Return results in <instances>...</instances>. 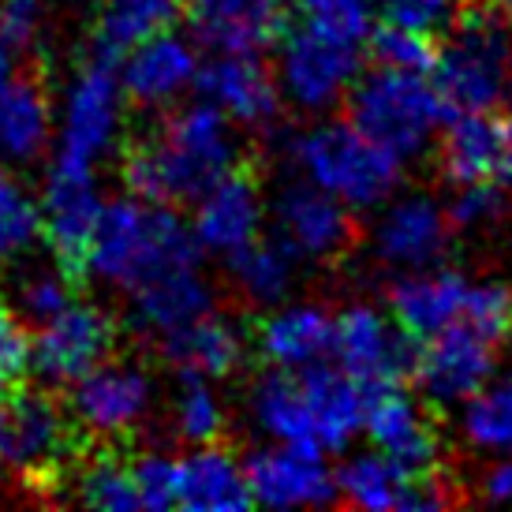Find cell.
Masks as SVG:
<instances>
[{
  "instance_id": "cell-1",
  "label": "cell",
  "mask_w": 512,
  "mask_h": 512,
  "mask_svg": "<svg viewBox=\"0 0 512 512\" xmlns=\"http://www.w3.org/2000/svg\"><path fill=\"white\" fill-rule=\"evenodd\" d=\"M240 165L232 120L210 101L172 109L161 128L124 150V184L135 199L176 206L195 202L206 187Z\"/></svg>"
},
{
  "instance_id": "cell-2",
  "label": "cell",
  "mask_w": 512,
  "mask_h": 512,
  "mask_svg": "<svg viewBox=\"0 0 512 512\" xmlns=\"http://www.w3.org/2000/svg\"><path fill=\"white\" fill-rule=\"evenodd\" d=\"M187 266H202V247L191 236V225L172 214V206L135 195L101 206L98 228L86 247L83 277L135 292L161 273Z\"/></svg>"
},
{
  "instance_id": "cell-3",
  "label": "cell",
  "mask_w": 512,
  "mask_h": 512,
  "mask_svg": "<svg viewBox=\"0 0 512 512\" xmlns=\"http://www.w3.org/2000/svg\"><path fill=\"white\" fill-rule=\"evenodd\" d=\"M292 161L307 184L322 187L348 210H374L393 199L404 169V161H397L348 120H322L296 135Z\"/></svg>"
},
{
  "instance_id": "cell-4",
  "label": "cell",
  "mask_w": 512,
  "mask_h": 512,
  "mask_svg": "<svg viewBox=\"0 0 512 512\" xmlns=\"http://www.w3.org/2000/svg\"><path fill=\"white\" fill-rule=\"evenodd\" d=\"M344 101H348V124L389 150L397 161H412L423 154L438 135L441 120L449 116L430 75L397 72L382 64L374 72H359Z\"/></svg>"
},
{
  "instance_id": "cell-5",
  "label": "cell",
  "mask_w": 512,
  "mask_h": 512,
  "mask_svg": "<svg viewBox=\"0 0 512 512\" xmlns=\"http://www.w3.org/2000/svg\"><path fill=\"white\" fill-rule=\"evenodd\" d=\"M449 27L453 38L430 68L445 113H494L512 86L509 30L490 8H471Z\"/></svg>"
},
{
  "instance_id": "cell-6",
  "label": "cell",
  "mask_w": 512,
  "mask_h": 512,
  "mask_svg": "<svg viewBox=\"0 0 512 512\" xmlns=\"http://www.w3.org/2000/svg\"><path fill=\"white\" fill-rule=\"evenodd\" d=\"M363 42L329 34L314 23L285 27L277 38V86L303 113H326L341 105L344 94L363 72Z\"/></svg>"
},
{
  "instance_id": "cell-7",
  "label": "cell",
  "mask_w": 512,
  "mask_h": 512,
  "mask_svg": "<svg viewBox=\"0 0 512 512\" xmlns=\"http://www.w3.org/2000/svg\"><path fill=\"white\" fill-rule=\"evenodd\" d=\"M120 120H124V90L116 79V60L90 53L64 94L53 165L94 172L120 139Z\"/></svg>"
},
{
  "instance_id": "cell-8",
  "label": "cell",
  "mask_w": 512,
  "mask_h": 512,
  "mask_svg": "<svg viewBox=\"0 0 512 512\" xmlns=\"http://www.w3.org/2000/svg\"><path fill=\"white\" fill-rule=\"evenodd\" d=\"M116 344L113 318L94 303H68L30 337V370L45 385H72L90 367L109 359Z\"/></svg>"
},
{
  "instance_id": "cell-9",
  "label": "cell",
  "mask_w": 512,
  "mask_h": 512,
  "mask_svg": "<svg viewBox=\"0 0 512 512\" xmlns=\"http://www.w3.org/2000/svg\"><path fill=\"white\" fill-rule=\"evenodd\" d=\"M150 404H154V382L139 363L101 359L98 367H90L83 378L72 382L68 412L75 427L101 438H120L143 423Z\"/></svg>"
},
{
  "instance_id": "cell-10",
  "label": "cell",
  "mask_w": 512,
  "mask_h": 512,
  "mask_svg": "<svg viewBox=\"0 0 512 512\" xmlns=\"http://www.w3.org/2000/svg\"><path fill=\"white\" fill-rule=\"evenodd\" d=\"M333 356L363 389H378L412 374L415 348L397 318L359 303L333 318Z\"/></svg>"
},
{
  "instance_id": "cell-11",
  "label": "cell",
  "mask_w": 512,
  "mask_h": 512,
  "mask_svg": "<svg viewBox=\"0 0 512 512\" xmlns=\"http://www.w3.org/2000/svg\"><path fill=\"white\" fill-rule=\"evenodd\" d=\"M337 498L363 512H434L449 505V490L434 471H404L382 453H356L333 471Z\"/></svg>"
},
{
  "instance_id": "cell-12",
  "label": "cell",
  "mask_w": 512,
  "mask_h": 512,
  "mask_svg": "<svg viewBox=\"0 0 512 512\" xmlns=\"http://www.w3.org/2000/svg\"><path fill=\"white\" fill-rule=\"evenodd\" d=\"M101 206H105V199L98 195L94 172L49 165L42 199H38L42 240L49 243V251L57 258V270H64L72 281L83 277L86 247H90V236L98 228Z\"/></svg>"
},
{
  "instance_id": "cell-13",
  "label": "cell",
  "mask_w": 512,
  "mask_h": 512,
  "mask_svg": "<svg viewBox=\"0 0 512 512\" xmlns=\"http://www.w3.org/2000/svg\"><path fill=\"white\" fill-rule=\"evenodd\" d=\"M243 468H247L251 505H266V509H322V505L337 501L333 468L326 464L322 449L273 441L266 449H258Z\"/></svg>"
},
{
  "instance_id": "cell-14",
  "label": "cell",
  "mask_w": 512,
  "mask_h": 512,
  "mask_svg": "<svg viewBox=\"0 0 512 512\" xmlns=\"http://www.w3.org/2000/svg\"><path fill=\"white\" fill-rule=\"evenodd\" d=\"M498 344L479 337L468 326H449L423 337V348L412 359V374L430 404H464L494 378Z\"/></svg>"
},
{
  "instance_id": "cell-15",
  "label": "cell",
  "mask_w": 512,
  "mask_h": 512,
  "mask_svg": "<svg viewBox=\"0 0 512 512\" xmlns=\"http://www.w3.org/2000/svg\"><path fill=\"white\" fill-rule=\"evenodd\" d=\"M4 423V460L23 475L49 479L72 453V412L49 393H12Z\"/></svg>"
},
{
  "instance_id": "cell-16",
  "label": "cell",
  "mask_w": 512,
  "mask_h": 512,
  "mask_svg": "<svg viewBox=\"0 0 512 512\" xmlns=\"http://www.w3.org/2000/svg\"><path fill=\"white\" fill-rule=\"evenodd\" d=\"M199 64V45L187 34L165 27L131 45L120 57L116 79H120V90L128 101L143 105V109H165L184 98V90L195 86Z\"/></svg>"
},
{
  "instance_id": "cell-17",
  "label": "cell",
  "mask_w": 512,
  "mask_h": 512,
  "mask_svg": "<svg viewBox=\"0 0 512 512\" xmlns=\"http://www.w3.org/2000/svg\"><path fill=\"white\" fill-rule=\"evenodd\" d=\"M363 434L374 453L389 456L404 471H434L438 464V430L430 423L427 408L408 397L397 382L367 389Z\"/></svg>"
},
{
  "instance_id": "cell-18",
  "label": "cell",
  "mask_w": 512,
  "mask_h": 512,
  "mask_svg": "<svg viewBox=\"0 0 512 512\" xmlns=\"http://www.w3.org/2000/svg\"><path fill=\"white\" fill-rule=\"evenodd\" d=\"M262 221H266V202L258 180L236 165L195 199L191 236L202 251L228 258L262 236Z\"/></svg>"
},
{
  "instance_id": "cell-19",
  "label": "cell",
  "mask_w": 512,
  "mask_h": 512,
  "mask_svg": "<svg viewBox=\"0 0 512 512\" xmlns=\"http://www.w3.org/2000/svg\"><path fill=\"white\" fill-rule=\"evenodd\" d=\"M195 86L202 101H210L240 128H266L285 101L277 75L251 53H217L210 64H199Z\"/></svg>"
},
{
  "instance_id": "cell-20",
  "label": "cell",
  "mask_w": 512,
  "mask_h": 512,
  "mask_svg": "<svg viewBox=\"0 0 512 512\" xmlns=\"http://www.w3.org/2000/svg\"><path fill=\"white\" fill-rule=\"evenodd\" d=\"M449 232L453 225L445 217V206L427 195H408V199L382 202L370 243H374V255L393 270H427L445 255Z\"/></svg>"
},
{
  "instance_id": "cell-21",
  "label": "cell",
  "mask_w": 512,
  "mask_h": 512,
  "mask_svg": "<svg viewBox=\"0 0 512 512\" xmlns=\"http://www.w3.org/2000/svg\"><path fill=\"white\" fill-rule=\"evenodd\" d=\"M273 221L277 240L296 258H333L352 243V210L307 180L281 187Z\"/></svg>"
},
{
  "instance_id": "cell-22",
  "label": "cell",
  "mask_w": 512,
  "mask_h": 512,
  "mask_svg": "<svg viewBox=\"0 0 512 512\" xmlns=\"http://www.w3.org/2000/svg\"><path fill=\"white\" fill-rule=\"evenodd\" d=\"M288 27L285 0H195L191 30L195 42L214 53H266Z\"/></svg>"
},
{
  "instance_id": "cell-23",
  "label": "cell",
  "mask_w": 512,
  "mask_h": 512,
  "mask_svg": "<svg viewBox=\"0 0 512 512\" xmlns=\"http://www.w3.org/2000/svg\"><path fill=\"white\" fill-rule=\"evenodd\" d=\"M471 281L456 270H404L389 288V311L397 326L412 337H434L441 329L460 326Z\"/></svg>"
},
{
  "instance_id": "cell-24",
  "label": "cell",
  "mask_w": 512,
  "mask_h": 512,
  "mask_svg": "<svg viewBox=\"0 0 512 512\" xmlns=\"http://www.w3.org/2000/svg\"><path fill=\"white\" fill-rule=\"evenodd\" d=\"M303 400H307V415H311L314 441L322 453H341L352 445L356 434H363V404H367V389L344 374L341 367H314L296 370Z\"/></svg>"
},
{
  "instance_id": "cell-25",
  "label": "cell",
  "mask_w": 512,
  "mask_h": 512,
  "mask_svg": "<svg viewBox=\"0 0 512 512\" xmlns=\"http://www.w3.org/2000/svg\"><path fill=\"white\" fill-rule=\"evenodd\" d=\"M258 356L273 370H303L333 356V314L318 303H288L258 322Z\"/></svg>"
},
{
  "instance_id": "cell-26",
  "label": "cell",
  "mask_w": 512,
  "mask_h": 512,
  "mask_svg": "<svg viewBox=\"0 0 512 512\" xmlns=\"http://www.w3.org/2000/svg\"><path fill=\"white\" fill-rule=\"evenodd\" d=\"M176 505L191 512H240L251 505L247 468L217 441L176 460Z\"/></svg>"
},
{
  "instance_id": "cell-27",
  "label": "cell",
  "mask_w": 512,
  "mask_h": 512,
  "mask_svg": "<svg viewBox=\"0 0 512 512\" xmlns=\"http://www.w3.org/2000/svg\"><path fill=\"white\" fill-rule=\"evenodd\" d=\"M53 143V105L30 75L0 79V165H30Z\"/></svg>"
},
{
  "instance_id": "cell-28",
  "label": "cell",
  "mask_w": 512,
  "mask_h": 512,
  "mask_svg": "<svg viewBox=\"0 0 512 512\" xmlns=\"http://www.w3.org/2000/svg\"><path fill=\"white\" fill-rule=\"evenodd\" d=\"M161 341V356L169 359L176 370H184V374H199V378H228L232 370L243 363V329L225 318V314H202L195 322H187V326L172 329L165 337H157Z\"/></svg>"
},
{
  "instance_id": "cell-29",
  "label": "cell",
  "mask_w": 512,
  "mask_h": 512,
  "mask_svg": "<svg viewBox=\"0 0 512 512\" xmlns=\"http://www.w3.org/2000/svg\"><path fill=\"white\" fill-rule=\"evenodd\" d=\"M128 296L139 329L154 333V337H165L172 329H180L214 311V288L202 277V266L161 273V277L139 285Z\"/></svg>"
},
{
  "instance_id": "cell-30",
  "label": "cell",
  "mask_w": 512,
  "mask_h": 512,
  "mask_svg": "<svg viewBox=\"0 0 512 512\" xmlns=\"http://www.w3.org/2000/svg\"><path fill=\"white\" fill-rule=\"evenodd\" d=\"M438 165L449 184L494 180L501 165V128L490 113H449L441 120Z\"/></svg>"
},
{
  "instance_id": "cell-31",
  "label": "cell",
  "mask_w": 512,
  "mask_h": 512,
  "mask_svg": "<svg viewBox=\"0 0 512 512\" xmlns=\"http://www.w3.org/2000/svg\"><path fill=\"white\" fill-rule=\"evenodd\" d=\"M251 419L270 441L318 449L296 370H270V374L258 378L255 389H251Z\"/></svg>"
},
{
  "instance_id": "cell-32",
  "label": "cell",
  "mask_w": 512,
  "mask_h": 512,
  "mask_svg": "<svg viewBox=\"0 0 512 512\" xmlns=\"http://www.w3.org/2000/svg\"><path fill=\"white\" fill-rule=\"evenodd\" d=\"M176 12H180L176 0H105L94 27V53L105 60H120L135 42L172 27Z\"/></svg>"
},
{
  "instance_id": "cell-33",
  "label": "cell",
  "mask_w": 512,
  "mask_h": 512,
  "mask_svg": "<svg viewBox=\"0 0 512 512\" xmlns=\"http://www.w3.org/2000/svg\"><path fill=\"white\" fill-rule=\"evenodd\" d=\"M225 262L243 299H251L258 307L281 303L288 296V288H292V277H296V255L281 240H262L258 236L255 243H247L243 251L228 255Z\"/></svg>"
},
{
  "instance_id": "cell-34",
  "label": "cell",
  "mask_w": 512,
  "mask_h": 512,
  "mask_svg": "<svg viewBox=\"0 0 512 512\" xmlns=\"http://www.w3.org/2000/svg\"><path fill=\"white\" fill-rule=\"evenodd\" d=\"M460 430L479 453L512 456V374L498 382L490 378L475 397L464 400Z\"/></svg>"
},
{
  "instance_id": "cell-35",
  "label": "cell",
  "mask_w": 512,
  "mask_h": 512,
  "mask_svg": "<svg viewBox=\"0 0 512 512\" xmlns=\"http://www.w3.org/2000/svg\"><path fill=\"white\" fill-rule=\"evenodd\" d=\"M42 240V210L30 187L0 165V266H12Z\"/></svg>"
},
{
  "instance_id": "cell-36",
  "label": "cell",
  "mask_w": 512,
  "mask_h": 512,
  "mask_svg": "<svg viewBox=\"0 0 512 512\" xmlns=\"http://www.w3.org/2000/svg\"><path fill=\"white\" fill-rule=\"evenodd\" d=\"M172 427L191 445H206V441L221 438V430H225V404L210 389V378L184 374L180 393L172 400Z\"/></svg>"
},
{
  "instance_id": "cell-37",
  "label": "cell",
  "mask_w": 512,
  "mask_h": 512,
  "mask_svg": "<svg viewBox=\"0 0 512 512\" xmlns=\"http://www.w3.org/2000/svg\"><path fill=\"white\" fill-rule=\"evenodd\" d=\"M75 494L90 509H109V512L139 509V494H135V479H131V460H124V456H94L75 475Z\"/></svg>"
},
{
  "instance_id": "cell-38",
  "label": "cell",
  "mask_w": 512,
  "mask_h": 512,
  "mask_svg": "<svg viewBox=\"0 0 512 512\" xmlns=\"http://www.w3.org/2000/svg\"><path fill=\"white\" fill-rule=\"evenodd\" d=\"M370 53L382 68H397V72L430 75L434 60H438V42L430 30L400 27V23H385L367 34Z\"/></svg>"
},
{
  "instance_id": "cell-39",
  "label": "cell",
  "mask_w": 512,
  "mask_h": 512,
  "mask_svg": "<svg viewBox=\"0 0 512 512\" xmlns=\"http://www.w3.org/2000/svg\"><path fill=\"white\" fill-rule=\"evenodd\" d=\"M460 326L475 329L486 341H505L512 333V288L501 281H471Z\"/></svg>"
},
{
  "instance_id": "cell-40",
  "label": "cell",
  "mask_w": 512,
  "mask_h": 512,
  "mask_svg": "<svg viewBox=\"0 0 512 512\" xmlns=\"http://www.w3.org/2000/svg\"><path fill=\"white\" fill-rule=\"evenodd\" d=\"M30 374V329L8 299H0V397H12Z\"/></svg>"
},
{
  "instance_id": "cell-41",
  "label": "cell",
  "mask_w": 512,
  "mask_h": 512,
  "mask_svg": "<svg viewBox=\"0 0 512 512\" xmlns=\"http://www.w3.org/2000/svg\"><path fill=\"white\" fill-rule=\"evenodd\" d=\"M72 277L64 270H42L30 273L27 281L19 285V299H15V311L23 314V322H34L42 326L53 314H60L68 303H72Z\"/></svg>"
},
{
  "instance_id": "cell-42",
  "label": "cell",
  "mask_w": 512,
  "mask_h": 512,
  "mask_svg": "<svg viewBox=\"0 0 512 512\" xmlns=\"http://www.w3.org/2000/svg\"><path fill=\"white\" fill-rule=\"evenodd\" d=\"M299 12L314 27L352 42H367L370 34V0H299Z\"/></svg>"
},
{
  "instance_id": "cell-43",
  "label": "cell",
  "mask_w": 512,
  "mask_h": 512,
  "mask_svg": "<svg viewBox=\"0 0 512 512\" xmlns=\"http://www.w3.org/2000/svg\"><path fill=\"white\" fill-rule=\"evenodd\" d=\"M505 214V195L494 180L479 184H456L453 202L445 206V217L453 228H486Z\"/></svg>"
},
{
  "instance_id": "cell-44",
  "label": "cell",
  "mask_w": 512,
  "mask_h": 512,
  "mask_svg": "<svg viewBox=\"0 0 512 512\" xmlns=\"http://www.w3.org/2000/svg\"><path fill=\"white\" fill-rule=\"evenodd\" d=\"M131 479L139 494V509H176V460L161 453H146L131 460Z\"/></svg>"
},
{
  "instance_id": "cell-45",
  "label": "cell",
  "mask_w": 512,
  "mask_h": 512,
  "mask_svg": "<svg viewBox=\"0 0 512 512\" xmlns=\"http://www.w3.org/2000/svg\"><path fill=\"white\" fill-rule=\"evenodd\" d=\"M385 23L415 30H441L456 19V0H374Z\"/></svg>"
},
{
  "instance_id": "cell-46",
  "label": "cell",
  "mask_w": 512,
  "mask_h": 512,
  "mask_svg": "<svg viewBox=\"0 0 512 512\" xmlns=\"http://www.w3.org/2000/svg\"><path fill=\"white\" fill-rule=\"evenodd\" d=\"M45 0H0V42L8 49H23L42 23Z\"/></svg>"
},
{
  "instance_id": "cell-47",
  "label": "cell",
  "mask_w": 512,
  "mask_h": 512,
  "mask_svg": "<svg viewBox=\"0 0 512 512\" xmlns=\"http://www.w3.org/2000/svg\"><path fill=\"white\" fill-rule=\"evenodd\" d=\"M479 494L490 505H512V456H501L479 475Z\"/></svg>"
},
{
  "instance_id": "cell-48",
  "label": "cell",
  "mask_w": 512,
  "mask_h": 512,
  "mask_svg": "<svg viewBox=\"0 0 512 512\" xmlns=\"http://www.w3.org/2000/svg\"><path fill=\"white\" fill-rule=\"evenodd\" d=\"M501 128V165H498V176L512 180V116L509 120H498Z\"/></svg>"
},
{
  "instance_id": "cell-49",
  "label": "cell",
  "mask_w": 512,
  "mask_h": 512,
  "mask_svg": "<svg viewBox=\"0 0 512 512\" xmlns=\"http://www.w3.org/2000/svg\"><path fill=\"white\" fill-rule=\"evenodd\" d=\"M15 72V64H12V49H8V45L0 42V79H4V75H12Z\"/></svg>"
},
{
  "instance_id": "cell-50",
  "label": "cell",
  "mask_w": 512,
  "mask_h": 512,
  "mask_svg": "<svg viewBox=\"0 0 512 512\" xmlns=\"http://www.w3.org/2000/svg\"><path fill=\"white\" fill-rule=\"evenodd\" d=\"M4 464L8 460H4V423H0V471H4Z\"/></svg>"
},
{
  "instance_id": "cell-51",
  "label": "cell",
  "mask_w": 512,
  "mask_h": 512,
  "mask_svg": "<svg viewBox=\"0 0 512 512\" xmlns=\"http://www.w3.org/2000/svg\"><path fill=\"white\" fill-rule=\"evenodd\" d=\"M498 4H501V8H509V12H512V0H498Z\"/></svg>"
}]
</instances>
